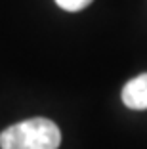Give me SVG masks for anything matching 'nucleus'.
Returning <instances> with one entry per match:
<instances>
[{
  "label": "nucleus",
  "mask_w": 147,
  "mask_h": 149,
  "mask_svg": "<svg viewBox=\"0 0 147 149\" xmlns=\"http://www.w3.org/2000/svg\"><path fill=\"white\" fill-rule=\"evenodd\" d=\"M61 130L50 118H27L0 132V149H57Z\"/></svg>",
  "instance_id": "f257e3e1"
},
{
  "label": "nucleus",
  "mask_w": 147,
  "mask_h": 149,
  "mask_svg": "<svg viewBox=\"0 0 147 149\" xmlns=\"http://www.w3.org/2000/svg\"><path fill=\"white\" fill-rule=\"evenodd\" d=\"M122 103L128 109L143 111L147 109V73L138 74L136 79L128 80L122 88Z\"/></svg>",
  "instance_id": "f03ea898"
},
{
  "label": "nucleus",
  "mask_w": 147,
  "mask_h": 149,
  "mask_svg": "<svg viewBox=\"0 0 147 149\" xmlns=\"http://www.w3.org/2000/svg\"><path fill=\"white\" fill-rule=\"evenodd\" d=\"M94 0H56V4L59 8L67 10V12H80L86 6H90Z\"/></svg>",
  "instance_id": "7ed1b4c3"
}]
</instances>
